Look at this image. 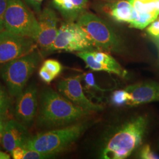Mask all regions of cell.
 Instances as JSON below:
<instances>
[{
    "instance_id": "26",
    "label": "cell",
    "mask_w": 159,
    "mask_h": 159,
    "mask_svg": "<svg viewBox=\"0 0 159 159\" xmlns=\"http://www.w3.org/2000/svg\"><path fill=\"white\" fill-rule=\"evenodd\" d=\"M8 4V0H0V32L5 29L4 18Z\"/></svg>"
},
{
    "instance_id": "11",
    "label": "cell",
    "mask_w": 159,
    "mask_h": 159,
    "mask_svg": "<svg viewBox=\"0 0 159 159\" xmlns=\"http://www.w3.org/2000/svg\"><path fill=\"white\" fill-rule=\"evenodd\" d=\"M38 91L31 84L18 96L14 115L17 121L25 126H30L37 116L38 109Z\"/></svg>"
},
{
    "instance_id": "24",
    "label": "cell",
    "mask_w": 159,
    "mask_h": 159,
    "mask_svg": "<svg viewBox=\"0 0 159 159\" xmlns=\"http://www.w3.org/2000/svg\"><path fill=\"white\" fill-rule=\"evenodd\" d=\"M139 156L141 159H158L159 156L154 153L151 150V148L149 145L146 144L141 149Z\"/></svg>"
},
{
    "instance_id": "10",
    "label": "cell",
    "mask_w": 159,
    "mask_h": 159,
    "mask_svg": "<svg viewBox=\"0 0 159 159\" xmlns=\"http://www.w3.org/2000/svg\"><path fill=\"white\" fill-rule=\"evenodd\" d=\"M87 68L96 71H106L125 77L127 71L123 68L113 57L106 52L100 51H83L77 52Z\"/></svg>"
},
{
    "instance_id": "18",
    "label": "cell",
    "mask_w": 159,
    "mask_h": 159,
    "mask_svg": "<svg viewBox=\"0 0 159 159\" xmlns=\"http://www.w3.org/2000/svg\"><path fill=\"white\" fill-rule=\"evenodd\" d=\"M131 6L139 13H151L159 12L156 9L154 0L144 1L142 0H129Z\"/></svg>"
},
{
    "instance_id": "32",
    "label": "cell",
    "mask_w": 159,
    "mask_h": 159,
    "mask_svg": "<svg viewBox=\"0 0 159 159\" xmlns=\"http://www.w3.org/2000/svg\"><path fill=\"white\" fill-rule=\"evenodd\" d=\"M10 156L6 152L0 150V159H10Z\"/></svg>"
},
{
    "instance_id": "29",
    "label": "cell",
    "mask_w": 159,
    "mask_h": 159,
    "mask_svg": "<svg viewBox=\"0 0 159 159\" xmlns=\"http://www.w3.org/2000/svg\"><path fill=\"white\" fill-rule=\"evenodd\" d=\"M43 1V0H24L27 4L31 6L38 13H40V5Z\"/></svg>"
},
{
    "instance_id": "5",
    "label": "cell",
    "mask_w": 159,
    "mask_h": 159,
    "mask_svg": "<svg viewBox=\"0 0 159 159\" xmlns=\"http://www.w3.org/2000/svg\"><path fill=\"white\" fill-rule=\"evenodd\" d=\"M4 25L7 30L31 38L37 43L40 34L38 20L22 0H8Z\"/></svg>"
},
{
    "instance_id": "19",
    "label": "cell",
    "mask_w": 159,
    "mask_h": 159,
    "mask_svg": "<svg viewBox=\"0 0 159 159\" xmlns=\"http://www.w3.org/2000/svg\"><path fill=\"white\" fill-rule=\"evenodd\" d=\"M131 100L130 94L124 90H120L114 91L111 97V101L115 105H129Z\"/></svg>"
},
{
    "instance_id": "20",
    "label": "cell",
    "mask_w": 159,
    "mask_h": 159,
    "mask_svg": "<svg viewBox=\"0 0 159 159\" xmlns=\"http://www.w3.org/2000/svg\"><path fill=\"white\" fill-rule=\"evenodd\" d=\"M11 105L10 98L5 89L0 85V117L4 119Z\"/></svg>"
},
{
    "instance_id": "34",
    "label": "cell",
    "mask_w": 159,
    "mask_h": 159,
    "mask_svg": "<svg viewBox=\"0 0 159 159\" xmlns=\"http://www.w3.org/2000/svg\"><path fill=\"white\" fill-rule=\"evenodd\" d=\"M142 1H148V0H142Z\"/></svg>"
},
{
    "instance_id": "25",
    "label": "cell",
    "mask_w": 159,
    "mask_h": 159,
    "mask_svg": "<svg viewBox=\"0 0 159 159\" xmlns=\"http://www.w3.org/2000/svg\"><path fill=\"white\" fill-rule=\"evenodd\" d=\"M39 75L40 79L47 84H50L56 78V77L53 74H51L43 66H42L40 68Z\"/></svg>"
},
{
    "instance_id": "22",
    "label": "cell",
    "mask_w": 159,
    "mask_h": 159,
    "mask_svg": "<svg viewBox=\"0 0 159 159\" xmlns=\"http://www.w3.org/2000/svg\"><path fill=\"white\" fill-rule=\"evenodd\" d=\"M83 79L85 83L86 87L89 89H92L94 91L104 92L107 90L103 89L97 84L96 81L94 79V75L91 73H88L83 75Z\"/></svg>"
},
{
    "instance_id": "12",
    "label": "cell",
    "mask_w": 159,
    "mask_h": 159,
    "mask_svg": "<svg viewBox=\"0 0 159 159\" xmlns=\"http://www.w3.org/2000/svg\"><path fill=\"white\" fill-rule=\"evenodd\" d=\"M38 21L40 25V34L37 44L45 51L56 38L58 31V18L54 10L46 8L40 12Z\"/></svg>"
},
{
    "instance_id": "14",
    "label": "cell",
    "mask_w": 159,
    "mask_h": 159,
    "mask_svg": "<svg viewBox=\"0 0 159 159\" xmlns=\"http://www.w3.org/2000/svg\"><path fill=\"white\" fill-rule=\"evenodd\" d=\"M125 90L131 96L130 106H137L159 101V83H138L127 86Z\"/></svg>"
},
{
    "instance_id": "15",
    "label": "cell",
    "mask_w": 159,
    "mask_h": 159,
    "mask_svg": "<svg viewBox=\"0 0 159 159\" xmlns=\"http://www.w3.org/2000/svg\"><path fill=\"white\" fill-rule=\"evenodd\" d=\"M111 16L120 22L132 23L137 20L139 16V12L131 6L127 1H120L113 4L110 10Z\"/></svg>"
},
{
    "instance_id": "2",
    "label": "cell",
    "mask_w": 159,
    "mask_h": 159,
    "mask_svg": "<svg viewBox=\"0 0 159 159\" xmlns=\"http://www.w3.org/2000/svg\"><path fill=\"white\" fill-rule=\"evenodd\" d=\"M148 123V119L143 116L137 117L126 123L106 143L102 153V159L128 157L141 145Z\"/></svg>"
},
{
    "instance_id": "31",
    "label": "cell",
    "mask_w": 159,
    "mask_h": 159,
    "mask_svg": "<svg viewBox=\"0 0 159 159\" xmlns=\"http://www.w3.org/2000/svg\"><path fill=\"white\" fill-rule=\"evenodd\" d=\"M152 39L153 41L154 44L157 48L158 50V54H159V36L158 37H152Z\"/></svg>"
},
{
    "instance_id": "28",
    "label": "cell",
    "mask_w": 159,
    "mask_h": 159,
    "mask_svg": "<svg viewBox=\"0 0 159 159\" xmlns=\"http://www.w3.org/2000/svg\"><path fill=\"white\" fill-rule=\"evenodd\" d=\"M26 150V148L23 147L14 148L11 152L12 158L14 159H23Z\"/></svg>"
},
{
    "instance_id": "23",
    "label": "cell",
    "mask_w": 159,
    "mask_h": 159,
    "mask_svg": "<svg viewBox=\"0 0 159 159\" xmlns=\"http://www.w3.org/2000/svg\"><path fill=\"white\" fill-rule=\"evenodd\" d=\"M54 157V156L43 153L34 150H29L27 149L25 153L23 159H50Z\"/></svg>"
},
{
    "instance_id": "17",
    "label": "cell",
    "mask_w": 159,
    "mask_h": 159,
    "mask_svg": "<svg viewBox=\"0 0 159 159\" xmlns=\"http://www.w3.org/2000/svg\"><path fill=\"white\" fill-rule=\"evenodd\" d=\"M159 12L151 13H139L138 19L134 22L130 23L131 27L135 29H145L150 24L155 21L159 16Z\"/></svg>"
},
{
    "instance_id": "8",
    "label": "cell",
    "mask_w": 159,
    "mask_h": 159,
    "mask_svg": "<svg viewBox=\"0 0 159 159\" xmlns=\"http://www.w3.org/2000/svg\"><path fill=\"white\" fill-rule=\"evenodd\" d=\"M33 39L4 30L0 32V65L11 61L35 50Z\"/></svg>"
},
{
    "instance_id": "7",
    "label": "cell",
    "mask_w": 159,
    "mask_h": 159,
    "mask_svg": "<svg viewBox=\"0 0 159 159\" xmlns=\"http://www.w3.org/2000/svg\"><path fill=\"white\" fill-rule=\"evenodd\" d=\"M96 48L87 34L77 23L67 21L58 29L56 39L44 52L55 51H91Z\"/></svg>"
},
{
    "instance_id": "33",
    "label": "cell",
    "mask_w": 159,
    "mask_h": 159,
    "mask_svg": "<svg viewBox=\"0 0 159 159\" xmlns=\"http://www.w3.org/2000/svg\"><path fill=\"white\" fill-rule=\"evenodd\" d=\"M154 2L155 3L156 9L159 11V0H154Z\"/></svg>"
},
{
    "instance_id": "3",
    "label": "cell",
    "mask_w": 159,
    "mask_h": 159,
    "mask_svg": "<svg viewBox=\"0 0 159 159\" xmlns=\"http://www.w3.org/2000/svg\"><path fill=\"white\" fill-rule=\"evenodd\" d=\"M83 122L47 131L30 137L23 148L55 156L67 150L90 125Z\"/></svg>"
},
{
    "instance_id": "6",
    "label": "cell",
    "mask_w": 159,
    "mask_h": 159,
    "mask_svg": "<svg viewBox=\"0 0 159 159\" xmlns=\"http://www.w3.org/2000/svg\"><path fill=\"white\" fill-rule=\"evenodd\" d=\"M77 23L87 34L95 47L102 50L119 52L122 45L119 38L100 18L89 12L80 16Z\"/></svg>"
},
{
    "instance_id": "13",
    "label": "cell",
    "mask_w": 159,
    "mask_h": 159,
    "mask_svg": "<svg viewBox=\"0 0 159 159\" xmlns=\"http://www.w3.org/2000/svg\"><path fill=\"white\" fill-rule=\"evenodd\" d=\"M30 137L25 125L11 120L4 124L1 143L3 148L11 153L14 148L23 147Z\"/></svg>"
},
{
    "instance_id": "30",
    "label": "cell",
    "mask_w": 159,
    "mask_h": 159,
    "mask_svg": "<svg viewBox=\"0 0 159 159\" xmlns=\"http://www.w3.org/2000/svg\"><path fill=\"white\" fill-rule=\"evenodd\" d=\"M4 118L0 117V143L2 142V134L3 130L4 127Z\"/></svg>"
},
{
    "instance_id": "4",
    "label": "cell",
    "mask_w": 159,
    "mask_h": 159,
    "mask_svg": "<svg viewBox=\"0 0 159 159\" xmlns=\"http://www.w3.org/2000/svg\"><path fill=\"white\" fill-rule=\"evenodd\" d=\"M41 58L40 53L34 50L3 64L1 67L0 75L4 80L11 96L17 97L24 90L40 63Z\"/></svg>"
},
{
    "instance_id": "1",
    "label": "cell",
    "mask_w": 159,
    "mask_h": 159,
    "mask_svg": "<svg viewBox=\"0 0 159 159\" xmlns=\"http://www.w3.org/2000/svg\"><path fill=\"white\" fill-rule=\"evenodd\" d=\"M93 113L71 102L51 89L41 92L37 125L51 128L68 125Z\"/></svg>"
},
{
    "instance_id": "9",
    "label": "cell",
    "mask_w": 159,
    "mask_h": 159,
    "mask_svg": "<svg viewBox=\"0 0 159 159\" xmlns=\"http://www.w3.org/2000/svg\"><path fill=\"white\" fill-rule=\"evenodd\" d=\"M83 75H75L61 80L57 85L59 93L74 104L92 113L102 111L101 105L92 102L85 96L81 85Z\"/></svg>"
},
{
    "instance_id": "16",
    "label": "cell",
    "mask_w": 159,
    "mask_h": 159,
    "mask_svg": "<svg viewBox=\"0 0 159 159\" xmlns=\"http://www.w3.org/2000/svg\"><path fill=\"white\" fill-rule=\"evenodd\" d=\"M55 6L70 19L75 17V14L84 9L87 0H54Z\"/></svg>"
},
{
    "instance_id": "27",
    "label": "cell",
    "mask_w": 159,
    "mask_h": 159,
    "mask_svg": "<svg viewBox=\"0 0 159 159\" xmlns=\"http://www.w3.org/2000/svg\"><path fill=\"white\" fill-rule=\"evenodd\" d=\"M147 31L152 37L159 36V18L151 23L150 25L147 29Z\"/></svg>"
},
{
    "instance_id": "21",
    "label": "cell",
    "mask_w": 159,
    "mask_h": 159,
    "mask_svg": "<svg viewBox=\"0 0 159 159\" xmlns=\"http://www.w3.org/2000/svg\"><path fill=\"white\" fill-rule=\"evenodd\" d=\"M43 66L56 77L60 74L63 70V67L61 64L54 59L47 60L43 63Z\"/></svg>"
}]
</instances>
